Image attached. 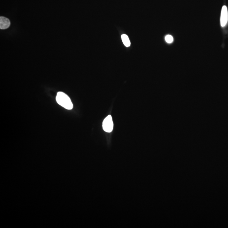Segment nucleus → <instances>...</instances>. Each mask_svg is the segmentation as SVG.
Here are the masks:
<instances>
[{
  "label": "nucleus",
  "instance_id": "obj_3",
  "mask_svg": "<svg viewBox=\"0 0 228 228\" xmlns=\"http://www.w3.org/2000/svg\"><path fill=\"white\" fill-rule=\"evenodd\" d=\"M228 14L227 7L224 6L222 7L221 12V25L222 27H224L228 22Z\"/></svg>",
  "mask_w": 228,
  "mask_h": 228
},
{
  "label": "nucleus",
  "instance_id": "obj_4",
  "mask_svg": "<svg viewBox=\"0 0 228 228\" xmlns=\"http://www.w3.org/2000/svg\"><path fill=\"white\" fill-rule=\"evenodd\" d=\"M10 26V22L9 19L4 17H0V28L1 29H6Z\"/></svg>",
  "mask_w": 228,
  "mask_h": 228
},
{
  "label": "nucleus",
  "instance_id": "obj_6",
  "mask_svg": "<svg viewBox=\"0 0 228 228\" xmlns=\"http://www.w3.org/2000/svg\"><path fill=\"white\" fill-rule=\"evenodd\" d=\"M165 40L166 42L169 44L172 43L173 41V37L172 36L167 35L165 37Z\"/></svg>",
  "mask_w": 228,
  "mask_h": 228
},
{
  "label": "nucleus",
  "instance_id": "obj_2",
  "mask_svg": "<svg viewBox=\"0 0 228 228\" xmlns=\"http://www.w3.org/2000/svg\"><path fill=\"white\" fill-rule=\"evenodd\" d=\"M113 126L112 117L110 115H109L103 121L102 123L103 130L107 132H111L113 129Z\"/></svg>",
  "mask_w": 228,
  "mask_h": 228
},
{
  "label": "nucleus",
  "instance_id": "obj_1",
  "mask_svg": "<svg viewBox=\"0 0 228 228\" xmlns=\"http://www.w3.org/2000/svg\"><path fill=\"white\" fill-rule=\"evenodd\" d=\"M56 100L59 105L65 109L70 110L73 108V105L70 98L64 93H58L56 97Z\"/></svg>",
  "mask_w": 228,
  "mask_h": 228
},
{
  "label": "nucleus",
  "instance_id": "obj_5",
  "mask_svg": "<svg viewBox=\"0 0 228 228\" xmlns=\"http://www.w3.org/2000/svg\"><path fill=\"white\" fill-rule=\"evenodd\" d=\"M122 41L124 45L126 47H129L131 45L130 40L128 36L126 34H123L121 36Z\"/></svg>",
  "mask_w": 228,
  "mask_h": 228
}]
</instances>
